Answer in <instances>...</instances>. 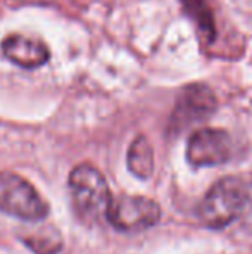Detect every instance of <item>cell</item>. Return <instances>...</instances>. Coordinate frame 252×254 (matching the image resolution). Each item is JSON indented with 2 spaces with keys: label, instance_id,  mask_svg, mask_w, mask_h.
<instances>
[{
  "label": "cell",
  "instance_id": "cell-2",
  "mask_svg": "<svg viewBox=\"0 0 252 254\" xmlns=\"http://www.w3.org/2000/svg\"><path fill=\"white\" fill-rule=\"evenodd\" d=\"M69 194L74 211L87 223H95L107 214L111 206V190L105 177L90 163H81L69 173Z\"/></svg>",
  "mask_w": 252,
  "mask_h": 254
},
{
  "label": "cell",
  "instance_id": "cell-8",
  "mask_svg": "<svg viewBox=\"0 0 252 254\" xmlns=\"http://www.w3.org/2000/svg\"><path fill=\"white\" fill-rule=\"evenodd\" d=\"M128 170L140 180H147L154 173V151L147 137L138 135L128 149Z\"/></svg>",
  "mask_w": 252,
  "mask_h": 254
},
{
  "label": "cell",
  "instance_id": "cell-7",
  "mask_svg": "<svg viewBox=\"0 0 252 254\" xmlns=\"http://www.w3.org/2000/svg\"><path fill=\"white\" fill-rule=\"evenodd\" d=\"M214 107H216L214 95L205 87L199 85V87L189 88L187 92H183V95L180 97L178 106H176L173 121L176 125H180V127H183V125H189L197 120L207 118L214 111Z\"/></svg>",
  "mask_w": 252,
  "mask_h": 254
},
{
  "label": "cell",
  "instance_id": "cell-4",
  "mask_svg": "<svg viewBox=\"0 0 252 254\" xmlns=\"http://www.w3.org/2000/svg\"><path fill=\"white\" fill-rule=\"evenodd\" d=\"M105 220L121 232H142L161 220V207L151 197L123 195L111 202Z\"/></svg>",
  "mask_w": 252,
  "mask_h": 254
},
{
  "label": "cell",
  "instance_id": "cell-1",
  "mask_svg": "<svg viewBox=\"0 0 252 254\" xmlns=\"http://www.w3.org/2000/svg\"><path fill=\"white\" fill-rule=\"evenodd\" d=\"M251 199L249 184L240 177H226L216 182L199 206V218L209 228H225L239 220Z\"/></svg>",
  "mask_w": 252,
  "mask_h": 254
},
{
  "label": "cell",
  "instance_id": "cell-5",
  "mask_svg": "<svg viewBox=\"0 0 252 254\" xmlns=\"http://www.w3.org/2000/svg\"><path fill=\"white\" fill-rule=\"evenodd\" d=\"M233 144L230 135L219 128H201L194 131L187 144V161L194 168L219 166L230 161Z\"/></svg>",
  "mask_w": 252,
  "mask_h": 254
},
{
  "label": "cell",
  "instance_id": "cell-9",
  "mask_svg": "<svg viewBox=\"0 0 252 254\" xmlns=\"http://www.w3.org/2000/svg\"><path fill=\"white\" fill-rule=\"evenodd\" d=\"M23 242L37 254H57L62 248L61 235L57 232L52 234H33L23 239Z\"/></svg>",
  "mask_w": 252,
  "mask_h": 254
},
{
  "label": "cell",
  "instance_id": "cell-3",
  "mask_svg": "<svg viewBox=\"0 0 252 254\" xmlns=\"http://www.w3.org/2000/svg\"><path fill=\"white\" fill-rule=\"evenodd\" d=\"M0 211L33 223L49 216V204L26 178L12 171H0Z\"/></svg>",
  "mask_w": 252,
  "mask_h": 254
},
{
  "label": "cell",
  "instance_id": "cell-6",
  "mask_svg": "<svg viewBox=\"0 0 252 254\" xmlns=\"http://www.w3.org/2000/svg\"><path fill=\"white\" fill-rule=\"evenodd\" d=\"M2 52L10 63L24 69H37L50 59V52L44 42L24 35L7 37L2 42Z\"/></svg>",
  "mask_w": 252,
  "mask_h": 254
}]
</instances>
